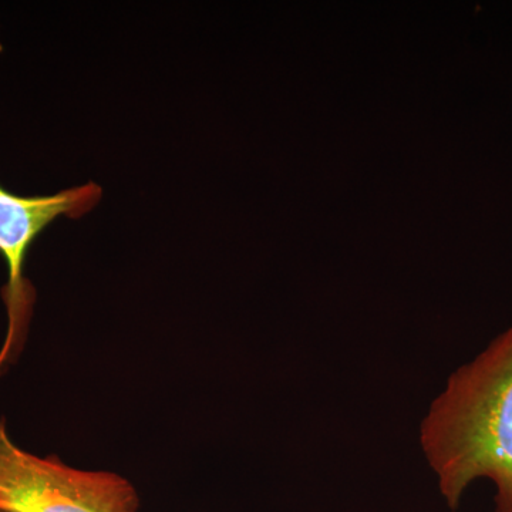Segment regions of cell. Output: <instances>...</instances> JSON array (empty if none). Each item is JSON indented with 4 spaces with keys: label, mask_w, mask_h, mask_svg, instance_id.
Returning <instances> with one entry per match:
<instances>
[{
    "label": "cell",
    "mask_w": 512,
    "mask_h": 512,
    "mask_svg": "<svg viewBox=\"0 0 512 512\" xmlns=\"http://www.w3.org/2000/svg\"><path fill=\"white\" fill-rule=\"evenodd\" d=\"M420 444L451 511L474 481L512 512V326L448 377L420 426Z\"/></svg>",
    "instance_id": "cell-1"
},
{
    "label": "cell",
    "mask_w": 512,
    "mask_h": 512,
    "mask_svg": "<svg viewBox=\"0 0 512 512\" xmlns=\"http://www.w3.org/2000/svg\"><path fill=\"white\" fill-rule=\"evenodd\" d=\"M136 488L119 474L84 471L39 457L10 439L0 419V510L5 512H138Z\"/></svg>",
    "instance_id": "cell-2"
},
{
    "label": "cell",
    "mask_w": 512,
    "mask_h": 512,
    "mask_svg": "<svg viewBox=\"0 0 512 512\" xmlns=\"http://www.w3.org/2000/svg\"><path fill=\"white\" fill-rule=\"evenodd\" d=\"M101 195L103 190L96 183L37 197H22L0 185V255L9 274L2 292L8 311V332L0 349V372L22 348L32 316L35 289L25 276L30 247L56 218L83 217L99 204Z\"/></svg>",
    "instance_id": "cell-3"
},
{
    "label": "cell",
    "mask_w": 512,
    "mask_h": 512,
    "mask_svg": "<svg viewBox=\"0 0 512 512\" xmlns=\"http://www.w3.org/2000/svg\"><path fill=\"white\" fill-rule=\"evenodd\" d=\"M0 50H2V46H0Z\"/></svg>",
    "instance_id": "cell-4"
},
{
    "label": "cell",
    "mask_w": 512,
    "mask_h": 512,
    "mask_svg": "<svg viewBox=\"0 0 512 512\" xmlns=\"http://www.w3.org/2000/svg\"><path fill=\"white\" fill-rule=\"evenodd\" d=\"M0 512H5V511L0 510Z\"/></svg>",
    "instance_id": "cell-5"
}]
</instances>
